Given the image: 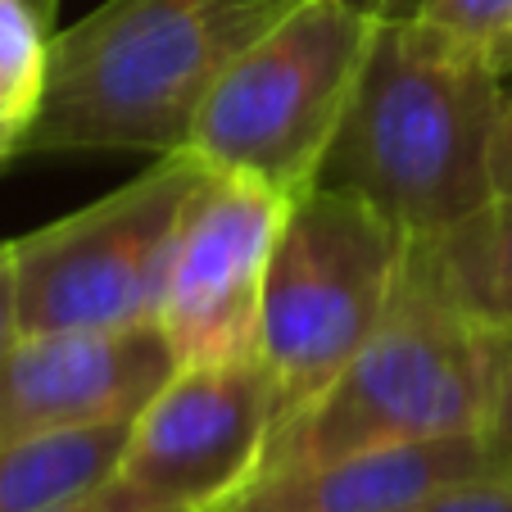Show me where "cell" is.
I'll return each mask as SVG.
<instances>
[{"instance_id":"obj_1","label":"cell","mask_w":512,"mask_h":512,"mask_svg":"<svg viewBox=\"0 0 512 512\" xmlns=\"http://www.w3.org/2000/svg\"><path fill=\"white\" fill-rule=\"evenodd\" d=\"M508 82L472 41L422 19H377L318 186L354 195L413 241L494 200V132Z\"/></svg>"},{"instance_id":"obj_2","label":"cell","mask_w":512,"mask_h":512,"mask_svg":"<svg viewBox=\"0 0 512 512\" xmlns=\"http://www.w3.org/2000/svg\"><path fill=\"white\" fill-rule=\"evenodd\" d=\"M295 5L254 0H105L55 32L41 109L23 150L177 155L223 68Z\"/></svg>"},{"instance_id":"obj_3","label":"cell","mask_w":512,"mask_h":512,"mask_svg":"<svg viewBox=\"0 0 512 512\" xmlns=\"http://www.w3.org/2000/svg\"><path fill=\"white\" fill-rule=\"evenodd\" d=\"M494 363L499 336L458 309L426 241L413 236L381 327L313 404L272 431L259 472L445 435H485Z\"/></svg>"},{"instance_id":"obj_4","label":"cell","mask_w":512,"mask_h":512,"mask_svg":"<svg viewBox=\"0 0 512 512\" xmlns=\"http://www.w3.org/2000/svg\"><path fill=\"white\" fill-rule=\"evenodd\" d=\"M372 32L377 14L354 0H300L223 68L195 118L191 155L304 200L349 114Z\"/></svg>"},{"instance_id":"obj_5","label":"cell","mask_w":512,"mask_h":512,"mask_svg":"<svg viewBox=\"0 0 512 512\" xmlns=\"http://www.w3.org/2000/svg\"><path fill=\"white\" fill-rule=\"evenodd\" d=\"M404 250L408 236L354 195L313 186L290 204L259 313V354L277 377L281 422L313 404L372 340Z\"/></svg>"},{"instance_id":"obj_6","label":"cell","mask_w":512,"mask_h":512,"mask_svg":"<svg viewBox=\"0 0 512 512\" xmlns=\"http://www.w3.org/2000/svg\"><path fill=\"white\" fill-rule=\"evenodd\" d=\"M209 168L177 150L105 200L10 241L19 331L155 327L168 254Z\"/></svg>"},{"instance_id":"obj_7","label":"cell","mask_w":512,"mask_h":512,"mask_svg":"<svg viewBox=\"0 0 512 512\" xmlns=\"http://www.w3.org/2000/svg\"><path fill=\"white\" fill-rule=\"evenodd\" d=\"M277 422L281 395L263 354L182 363L136 413L118 476L168 508L213 512L259 476Z\"/></svg>"},{"instance_id":"obj_8","label":"cell","mask_w":512,"mask_h":512,"mask_svg":"<svg viewBox=\"0 0 512 512\" xmlns=\"http://www.w3.org/2000/svg\"><path fill=\"white\" fill-rule=\"evenodd\" d=\"M290 200L250 177L204 173L173 236L159 331L182 363L259 354V313L272 245Z\"/></svg>"},{"instance_id":"obj_9","label":"cell","mask_w":512,"mask_h":512,"mask_svg":"<svg viewBox=\"0 0 512 512\" xmlns=\"http://www.w3.org/2000/svg\"><path fill=\"white\" fill-rule=\"evenodd\" d=\"M177 372L155 327L19 331L0 354V445L28 435L132 422Z\"/></svg>"},{"instance_id":"obj_10","label":"cell","mask_w":512,"mask_h":512,"mask_svg":"<svg viewBox=\"0 0 512 512\" xmlns=\"http://www.w3.org/2000/svg\"><path fill=\"white\" fill-rule=\"evenodd\" d=\"M481 472H499L485 435H445L259 472L213 512H408L426 494Z\"/></svg>"},{"instance_id":"obj_11","label":"cell","mask_w":512,"mask_h":512,"mask_svg":"<svg viewBox=\"0 0 512 512\" xmlns=\"http://www.w3.org/2000/svg\"><path fill=\"white\" fill-rule=\"evenodd\" d=\"M132 422L5 440L0 445V512H46L114 481Z\"/></svg>"},{"instance_id":"obj_12","label":"cell","mask_w":512,"mask_h":512,"mask_svg":"<svg viewBox=\"0 0 512 512\" xmlns=\"http://www.w3.org/2000/svg\"><path fill=\"white\" fill-rule=\"evenodd\" d=\"M426 241L458 309L490 336L512 340V195H494L463 223Z\"/></svg>"},{"instance_id":"obj_13","label":"cell","mask_w":512,"mask_h":512,"mask_svg":"<svg viewBox=\"0 0 512 512\" xmlns=\"http://www.w3.org/2000/svg\"><path fill=\"white\" fill-rule=\"evenodd\" d=\"M50 14L32 0H0V100L32 127L50 68Z\"/></svg>"},{"instance_id":"obj_14","label":"cell","mask_w":512,"mask_h":512,"mask_svg":"<svg viewBox=\"0 0 512 512\" xmlns=\"http://www.w3.org/2000/svg\"><path fill=\"white\" fill-rule=\"evenodd\" d=\"M417 14L440 23V28H449L454 37L472 41V46L490 59L494 41H499L503 28L512 23V0H426Z\"/></svg>"},{"instance_id":"obj_15","label":"cell","mask_w":512,"mask_h":512,"mask_svg":"<svg viewBox=\"0 0 512 512\" xmlns=\"http://www.w3.org/2000/svg\"><path fill=\"white\" fill-rule=\"evenodd\" d=\"M408 512H512V472H481L426 494Z\"/></svg>"},{"instance_id":"obj_16","label":"cell","mask_w":512,"mask_h":512,"mask_svg":"<svg viewBox=\"0 0 512 512\" xmlns=\"http://www.w3.org/2000/svg\"><path fill=\"white\" fill-rule=\"evenodd\" d=\"M485 445L499 472H512V340H499V363H494V395L485 417Z\"/></svg>"},{"instance_id":"obj_17","label":"cell","mask_w":512,"mask_h":512,"mask_svg":"<svg viewBox=\"0 0 512 512\" xmlns=\"http://www.w3.org/2000/svg\"><path fill=\"white\" fill-rule=\"evenodd\" d=\"M46 512H182V508H168V503L132 490L123 476H114V481L96 485V490L78 494V499H68V503H55V508H46Z\"/></svg>"},{"instance_id":"obj_18","label":"cell","mask_w":512,"mask_h":512,"mask_svg":"<svg viewBox=\"0 0 512 512\" xmlns=\"http://www.w3.org/2000/svg\"><path fill=\"white\" fill-rule=\"evenodd\" d=\"M19 336V300H14V250L0 241V354Z\"/></svg>"},{"instance_id":"obj_19","label":"cell","mask_w":512,"mask_h":512,"mask_svg":"<svg viewBox=\"0 0 512 512\" xmlns=\"http://www.w3.org/2000/svg\"><path fill=\"white\" fill-rule=\"evenodd\" d=\"M494 195H512V87L508 100H503V114H499V132H494Z\"/></svg>"},{"instance_id":"obj_20","label":"cell","mask_w":512,"mask_h":512,"mask_svg":"<svg viewBox=\"0 0 512 512\" xmlns=\"http://www.w3.org/2000/svg\"><path fill=\"white\" fill-rule=\"evenodd\" d=\"M23 141H28V123L0 100V164H5L10 155H19Z\"/></svg>"},{"instance_id":"obj_21","label":"cell","mask_w":512,"mask_h":512,"mask_svg":"<svg viewBox=\"0 0 512 512\" xmlns=\"http://www.w3.org/2000/svg\"><path fill=\"white\" fill-rule=\"evenodd\" d=\"M358 5L368 14H377V19H413L426 0H358Z\"/></svg>"},{"instance_id":"obj_22","label":"cell","mask_w":512,"mask_h":512,"mask_svg":"<svg viewBox=\"0 0 512 512\" xmlns=\"http://www.w3.org/2000/svg\"><path fill=\"white\" fill-rule=\"evenodd\" d=\"M490 68H494V73H499L503 82L512 78V23H508V28H503V37L494 41V50H490Z\"/></svg>"},{"instance_id":"obj_23","label":"cell","mask_w":512,"mask_h":512,"mask_svg":"<svg viewBox=\"0 0 512 512\" xmlns=\"http://www.w3.org/2000/svg\"><path fill=\"white\" fill-rule=\"evenodd\" d=\"M254 5H300V0H254ZM358 5V0H354Z\"/></svg>"}]
</instances>
